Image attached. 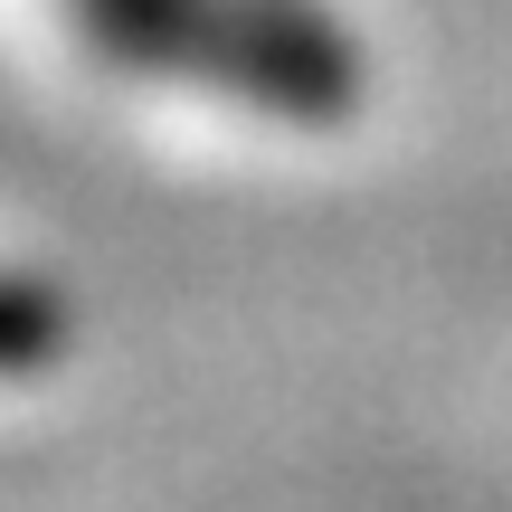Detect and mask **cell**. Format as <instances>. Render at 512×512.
<instances>
[{"label":"cell","instance_id":"6da1fadb","mask_svg":"<svg viewBox=\"0 0 512 512\" xmlns=\"http://www.w3.org/2000/svg\"><path fill=\"white\" fill-rule=\"evenodd\" d=\"M38 342H48V313H29V304H0V361H29Z\"/></svg>","mask_w":512,"mask_h":512}]
</instances>
